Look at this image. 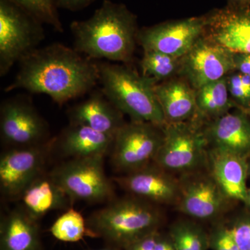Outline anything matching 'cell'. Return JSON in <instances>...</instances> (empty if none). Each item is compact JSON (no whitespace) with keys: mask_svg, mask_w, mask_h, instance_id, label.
Masks as SVG:
<instances>
[{"mask_svg":"<svg viewBox=\"0 0 250 250\" xmlns=\"http://www.w3.org/2000/svg\"><path fill=\"white\" fill-rule=\"evenodd\" d=\"M18 63V73L5 92L44 94L59 105L90 93L100 77L98 62L59 43L37 49Z\"/></svg>","mask_w":250,"mask_h":250,"instance_id":"1","label":"cell"},{"mask_svg":"<svg viewBox=\"0 0 250 250\" xmlns=\"http://www.w3.org/2000/svg\"><path fill=\"white\" fill-rule=\"evenodd\" d=\"M74 49L88 58L127 64L139 33L137 17L125 5L104 0L93 16L70 24Z\"/></svg>","mask_w":250,"mask_h":250,"instance_id":"2","label":"cell"},{"mask_svg":"<svg viewBox=\"0 0 250 250\" xmlns=\"http://www.w3.org/2000/svg\"><path fill=\"white\" fill-rule=\"evenodd\" d=\"M161 223L159 210L150 202L135 196L111 202L86 220L90 236L103 238L122 250L158 231Z\"/></svg>","mask_w":250,"mask_h":250,"instance_id":"3","label":"cell"},{"mask_svg":"<svg viewBox=\"0 0 250 250\" xmlns=\"http://www.w3.org/2000/svg\"><path fill=\"white\" fill-rule=\"evenodd\" d=\"M99 82L108 100L131 121L166 125L165 118L156 98V83L139 75L125 64L98 62Z\"/></svg>","mask_w":250,"mask_h":250,"instance_id":"4","label":"cell"},{"mask_svg":"<svg viewBox=\"0 0 250 250\" xmlns=\"http://www.w3.org/2000/svg\"><path fill=\"white\" fill-rule=\"evenodd\" d=\"M205 122L195 118L163 126L164 139L154 163L169 172L188 174L207 166L208 144Z\"/></svg>","mask_w":250,"mask_h":250,"instance_id":"5","label":"cell"},{"mask_svg":"<svg viewBox=\"0 0 250 250\" xmlns=\"http://www.w3.org/2000/svg\"><path fill=\"white\" fill-rule=\"evenodd\" d=\"M42 24L9 0H0V76L39 49L45 39Z\"/></svg>","mask_w":250,"mask_h":250,"instance_id":"6","label":"cell"},{"mask_svg":"<svg viewBox=\"0 0 250 250\" xmlns=\"http://www.w3.org/2000/svg\"><path fill=\"white\" fill-rule=\"evenodd\" d=\"M49 176L72 201L102 202L114 195L113 185L105 174L103 156L70 159Z\"/></svg>","mask_w":250,"mask_h":250,"instance_id":"7","label":"cell"},{"mask_svg":"<svg viewBox=\"0 0 250 250\" xmlns=\"http://www.w3.org/2000/svg\"><path fill=\"white\" fill-rule=\"evenodd\" d=\"M164 139L163 127L143 122L125 123L117 132L111 149L116 170L126 174L154 162Z\"/></svg>","mask_w":250,"mask_h":250,"instance_id":"8","label":"cell"},{"mask_svg":"<svg viewBox=\"0 0 250 250\" xmlns=\"http://www.w3.org/2000/svg\"><path fill=\"white\" fill-rule=\"evenodd\" d=\"M1 139L11 147L47 142L48 126L27 97L7 99L0 110Z\"/></svg>","mask_w":250,"mask_h":250,"instance_id":"9","label":"cell"},{"mask_svg":"<svg viewBox=\"0 0 250 250\" xmlns=\"http://www.w3.org/2000/svg\"><path fill=\"white\" fill-rule=\"evenodd\" d=\"M235 71L233 52L202 36L182 57L179 75L197 90Z\"/></svg>","mask_w":250,"mask_h":250,"instance_id":"10","label":"cell"},{"mask_svg":"<svg viewBox=\"0 0 250 250\" xmlns=\"http://www.w3.org/2000/svg\"><path fill=\"white\" fill-rule=\"evenodd\" d=\"M53 143L28 147H11L0 159V187L6 197H21L23 192L41 175L46 157Z\"/></svg>","mask_w":250,"mask_h":250,"instance_id":"11","label":"cell"},{"mask_svg":"<svg viewBox=\"0 0 250 250\" xmlns=\"http://www.w3.org/2000/svg\"><path fill=\"white\" fill-rule=\"evenodd\" d=\"M185 174L180 181V195L176 204L182 213L199 220H215L223 214L231 200L210 173Z\"/></svg>","mask_w":250,"mask_h":250,"instance_id":"12","label":"cell"},{"mask_svg":"<svg viewBox=\"0 0 250 250\" xmlns=\"http://www.w3.org/2000/svg\"><path fill=\"white\" fill-rule=\"evenodd\" d=\"M206 16L169 21L139 31L137 42L143 50H154L182 59L202 37Z\"/></svg>","mask_w":250,"mask_h":250,"instance_id":"13","label":"cell"},{"mask_svg":"<svg viewBox=\"0 0 250 250\" xmlns=\"http://www.w3.org/2000/svg\"><path fill=\"white\" fill-rule=\"evenodd\" d=\"M205 16L204 37L233 53L250 54V7L228 5Z\"/></svg>","mask_w":250,"mask_h":250,"instance_id":"14","label":"cell"},{"mask_svg":"<svg viewBox=\"0 0 250 250\" xmlns=\"http://www.w3.org/2000/svg\"><path fill=\"white\" fill-rule=\"evenodd\" d=\"M113 179L126 191L150 203L172 205L178 202L180 181L154 163Z\"/></svg>","mask_w":250,"mask_h":250,"instance_id":"15","label":"cell"},{"mask_svg":"<svg viewBox=\"0 0 250 250\" xmlns=\"http://www.w3.org/2000/svg\"><path fill=\"white\" fill-rule=\"evenodd\" d=\"M204 131L208 147L216 148L246 158H250V117L244 109L206 121Z\"/></svg>","mask_w":250,"mask_h":250,"instance_id":"16","label":"cell"},{"mask_svg":"<svg viewBox=\"0 0 250 250\" xmlns=\"http://www.w3.org/2000/svg\"><path fill=\"white\" fill-rule=\"evenodd\" d=\"M249 163L248 159L233 153L208 147L209 173L231 201L246 202Z\"/></svg>","mask_w":250,"mask_h":250,"instance_id":"17","label":"cell"},{"mask_svg":"<svg viewBox=\"0 0 250 250\" xmlns=\"http://www.w3.org/2000/svg\"><path fill=\"white\" fill-rule=\"evenodd\" d=\"M123 115L102 90L93 92L88 98L68 111L70 124L83 125L114 137L125 124Z\"/></svg>","mask_w":250,"mask_h":250,"instance_id":"18","label":"cell"},{"mask_svg":"<svg viewBox=\"0 0 250 250\" xmlns=\"http://www.w3.org/2000/svg\"><path fill=\"white\" fill-rule=\"evenodd\" d=\"M166 124L191 121L196 117V90L183 77H173L154 86Z\"/></svg>","mask_w":250,"mask_h":250,"instance_id":"19","label":"cell"},{"mask_svg":"<svg viewBox=\"0 0 250 250\" xmlns=\"http://www.w3.org/2000/svg\"><path fill=\"white\" fill-rule=\"evenodd\" d=\"M114 136L83 125H70L61 135L57 146L70 159L104 156L113 147Z\"/></svg>","mask_w":250,"mask_h":250,"instance_id":"20","label":"cell"},{"mask_svg":"<svg viewBox=\"0 0 250 250\" xmlns=\"http://www.w3.org/2000/svg\"><path fill=\"white\" fill-rule=\"evenodd\" d=\"M24 210L37 221L49 211L71 208L72 200L50 176L41 175L25 189L21 196Z\"/></svg>","mask_w":250,"mask_h":250,"instance_id":"21","label":"cell"},{"mask_svg":"<svg viewBox=\"0 0 250 250\" xmlns=\"http://www.w3.org/2000/svg\"><path fill=\"white\" fill-rule=\"evenodd\" d=\"M36 220L24 210H13L1 225L0 250H40Z\"/></svg>","mask_w":250,"mask_h":250,"instance_id":"22","label":"cell"},{"mask_svg":"<svg viewBox=\"0 0 250 250\" xmlns=\"http://www.w3.org/2000/svg\"><path fill=\"white\" fill-rule=\"evenodd\" d=\"M197 115L204 122L210 121L238 108L229 92L226 77L196 90Z\"/></svg>","mask_w":250,"mask_h":250,"instance_id":"23","label":"cell"},{"mask_svg":"<svg viewBox=\"0 0 250 250\" xmlns=\"http://www.w3.org/2000/svg\"><path fill=\"white\" fill-rule=\"evenodd\" d=\"M182 59L154 50H143L141 75L152 80L156 84L178 76Z\"/></svg>","mask_w":250,"mask_h":250,"instance_id":"24","label":"cell"},{"mask_svg":"<svg viewBox=\"0 0 250 250\" xmlns=\"http://www.w3.org/2000/svg\"><path fill=\"white\" fill-rule=\"evenodd\" d=\"M167 234L176 250H209L208 233L190 220H179L171 225Z\"/></svg>","mask_w":250,"mask_h":250,"instance_id":"25","label":"cell"},{"mask_svg":"<svg viewBox=\"0 0 250 250\" xmlns=\"http://www.w3.org/2000/svg\"><path fill=\"white\" fill-rule=\"evenodd\" d=\"M51 234L59 241L75 243L90 236L86 220L80 212L70 208L56 220L49 229Z\"/></svg>","mask_w":250,"mask_h":250,"instance_id":"26","label":"cell"},{"mask_svg":"<svg viewBox=\"0 0 250 250\" xmlns=\"http://www.w3.org/2000/svg\"><path fill=\"white\" fill-rule=\"evenodd\" d=\"M30 14L42 24H48L56 31H63L55 0H9Z\"/></svg>","mask_w":250,"mask_h":250,"instance_id":"27","label":"cell"},{"mask_svg":"<svg viewBox=\"0 0 250 250\" xmlns=\"http://www.w3.org/2000/svg\"><path fill=\"white\" fill-rule=\"evenodd\" d=\"M228 90L238 108H250V76L233 72L226 77Z\"/></svg>","mask_w":250,"mask_h":250,"instance_id":"28","label":"cell"},{"mask_svg":"<svg viewBox=\"0 0 250 250\" xmlns=\"http://www.w3.org/2000/svg\"><path fill=\"white\" fill-rule=\"evenodd\" d=\"M208 238L211 250H241L228 224H215L208 233Z\"/></svg>","mask_w":250,"mask_h":250,"instance_id":"29","label":"cell"},{"mask_svg":"<svg viewBox=\"0 0 250 250\" xmlns=\"http://www.w3.org/2000/svg\"><path fill=\"white\" fill-rule=\"evenodd\" d=\"M241 250H250V211L240 213L228 224Z\"/></svg>","mask_w":250,"mask_h":250,"instance_id":"30","label":"cell"},{"mask_svg":"<svg viewBox=\"0 0 250 250\" xmlns=\"http://www.w3.org/2000/svg\"><path fill=\"white\" fill-rule=\"evenodd\" d=\"M159 230L140 238L131 243L124 250H155L156 241L159 236Z\"/></svg>","mask_w":250,"mask_h":250,"instance_id":"31","label":"cell"},{"mask_svg":"<svg viewBox=\"0 0 250 250\" xmlns=\"http://www.w3.org/2000/svg\"><path fill=\"white\" fill-rule=\"evenodd\" d=\"M57 7L69 11H80L88 7L96 0H55Z\"/></svg>","mask_w":250,"mask_h":250,"instance_id":"32","label":"cell"},{"mask_svg":"<svg viewBox=\"0 0 250 250\" xmlns=\"http://www.w3.org/2000/svg\"><path fill=\"white\" fill-rule=\"evenodd\" d=\"M235 70L250 76V54L233 53Z\"/></svg>","mask_w":250,"mask_h":250,"instance_id":"33","label":"cell"},{"mask_svg":"<svg viewBox=\"0 0 250 250\" xmlns=\"http://www.w3.org/2000/svg\"><path fill=\"white\" fill-rule=\"evenodd\" d=\"M155 250H176L167 233H159L156 241Z\"/></svg>","mask_w":250,"mask_h":250,"instance_id":"34","label":"cell"},{"mask_svg":"<svg viewBox=\"0 0 250 250\" xmlns=\"http://www.w3.org/2000/svg\"><path fill=\"white\" fill-rule=\"evenodd\" d=\"M228 6L238 8L250 7V0H227Z\"/></svg>","mask_w":250,"mask_h":250,"instance_id":"35","label":"cell"},{"mask_svg":"<svg viewBox=\"0 0 250 250\" xmlns=\"http://www.w3.org/2000/svg\"><path fill=\"white\" fill-rule=\"evenodd\" d=\"M245 205L250 209V188H248V191H247L246 200L245 202Z\"/></svg>","mask_w":250,"mask_h":250,"instance_id":"36","label":"cell"},{"mask_svg":"<svg viewBox=\"0 0 250 250\" xmlns=\"http://www.w3.org/2000/svg\"><path fill=\"white\" fill-rule=\"evenodd\" d=\"M122 250L121 248H116V247H111V248H104V249H100V250Z\"/></svg>","mask_w":250,"mask_h":250,"instance_id":"37","label":"cell"},{"mask_svg":"<svg viewBox=\"0 0 250 250\" xmlns=\"http://www.w3.org/2000/svg\"><path fill=\"white\" fill-rule=\"evenodd\" d=\"M245 111H246L247 112V113H248V114L249 115L250 117V108H249V109H244Z\"/></svg>","mask_w":250,"mask_h":250,"instance_id":"38","label":"cell"},{"mask_svg":"<svg viewBox=\"0 0 250 250\" xmlns=\"http://www.w3.org/2000/svg\"><path fill=\"white\" fill-rule=\"evenodd\" d=\"M248 174H249V177L250 176V163H249V167H248Z\"/></svg>","mask_w":250,"mask_h":250,"instance_id":"39","label":"cell"}]
</instances>
